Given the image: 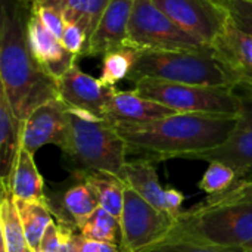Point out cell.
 Instances as JSON below:
<instances>
[{"label": "cell", "mask_w": 252, "mask_h": 252, "mask_svg": "<svg viewBox=\"0 0 252 252\" xmlns=\"http://www.w3.org/2000/svg\"><path fill=\"white\" fill-rule=\"evenodd\" d=\"M15 202L28 245L31 251L38 252L46 229L49 227L50 223L55 221V217L47 202H35V201H15Z\"/></svg>", "instance_id": "24"}, {"label": "cell", "mask_w": 252, "mask_h": 252, "mask_svg": "<svg viewBox=\"0 0 252 252\" xmlns=\"http://www.w3.org/2000/svg\"><path fill=\"white\" fill-rule=\"evenodd\" d=\"M78 233L89 241L123 247V230L120 219L102 207L96 208L78 226Z\"/></svg>", "instance_id": "25"}, {"label": "cell", "mask_w": 252, "mask_h": 252, "mask_svg": "<svg viewBox=\"0 0 252 252\" xmlns=\"http://www.w3.org/2000/svg\"><path fill=\"white\" fill-rule=\"evenodd\" d=\"M27 38L34 58L56 80H59L77 63V59H80L62 44L61 38L44 27L32 10H30L27 16Z\"/></svg>", "instance_id": "14"}, {"label": "cell", "mask_w": 252, "mask_h": 252, "mask_svg": "<svg viewBox=\"0 0 252 252\" xmlns=\"http://www.w3.org/2000/svg\"><path fill=\"white\" fill-rule=\"evenodd\" d=\"M238 118L177 112L155 121L115 126L127 142L128 154H140L152 161L173 158L188 159L223 145L236 126Z\"/></svg>", "instance_id": "1"}, {"label": "cell", "mask_w": 252, "mask_h": 252, "mask_svg": "<svg viewBox=\"0 0 252 252\" xmlns=\"http://www.w3.org/2000/svg\"><path fill=\"white\" fill-rule=\"evenodd\" d=\"M177 111L151 100L136 90H115L111 102L105 108L103 118L114 126H133L155 121Z\"/></svg>", "instance_id": "16"}, {"label": "cell", "mask_w": 252, "mask_h": 252, "mask_svg": "<svg viewBox=\"0 0 252 252\" xmlns=\"http://www.w3.org/2000/svg\"><path fill=\"white\" fill-rule=\"evenodd\" d=\"M68 136V106L52 99L35 108L22 126V148L32 155L46 145L62 148Z\"/></svg>", "instance_id": "13"}, {"label": "cell", "mask_w": 252, "mask_h": 252, "mask_svg": "<svg viewBox=\"0 0 252 252\" xmlns=\"http://www.w3.org/2000/svg\"><path fill=\"white\" fill-rule=\"evenodd\" d=\"M22 126L9 100L0 92V185L1 192H9L10 177L22 148Z\"/></svg>", "instance_id": "18"}, {"label": "cell", "mask_w": 252, "mask_h": 252, "mask_svg": "<svg viewBox=\"0 0 252 252\" xmlns=\"http://www.w3.org/2000/svg\"><path fill=\"white\" fill-rule=\"evenodd\" d=\"M213 49L239 86L252 87V34L239 28L232 19L214 41Z\"/></svg>", "instance_id": "15"}, {"label": "cell", "mask_w": 252, "mask_h": 252, "mask_svg": "<svg viewBox=\"0 0 252 252\" xmlns=\"http://www.w3.org/2000/svg\"><path fill=\"white\" fill-rule=\"evenodd\" d=\"M58 89L59 99L69 109L84 111L100 118L117 90L115 86L83 72L77 63L58 80Z\"/></svg>", "instance_id": "12"}, {"label": "cell", "mask_w": 252, "mask_h": 252, "mask_svg": "<svg viewBox=\"0 0 252 252\" xmlns=\"http://www.w3.org/2000/svg\"><path fill=\"white\" fill-rule=\"evenodd\" d=\"M1 250L6 252H32L19 220L16 202L10 192H1L0 204Z\"/></svg>", "instance_id": "22"}, {"label": "cell", "mask_w": 252, "mask_h": 252, "mask_svg": "<svg viewBox=\"0 0 252 252\" xmlns=\"http://www.w3.org/2000/svg\"><path fill=\"white\" fill-rule=\"evenodd\" d=\"M233 22L252 34V0H230L227 4Z\"/></svg>", "instance_id": "32"}, {"label": "cell", "mask_w": 252, "mask_h": 252, "mask_svg": "<svg viewBox=\"0 0 252 252\" xmlns=\"http://www.w3.org/2000/svg\"><path fill=\"white\" fill-rule=\"evenodd\" d=\"M74 252H128L124 247L94 242L83 238L78 232L74 233Z\"/></svg>", "instance_id": "33"}, {"label": "cell", "mask_w": 252, "mask_h": 252, "mask_svg": "<svg viewBox=\"0 0 252 252\" xmlns=\"http://www.w3.org/2000/svg\"><path fill=\"white\" fill-rule=\"evenodd\" d=\"M71 173L121 174L128 146L117 127L93 114L68 108V136L61 148Z\"/></svg>", "instance_id": "3"}, {"label": "cell", "mask_w": 252, "mask_h": 252, "mask_svg": "<svg viewBox=\"0 0 252 252\" xmlns=\"http://www.w3.org/2000/svg\"><path fill=\"white\" fill-rule=\"evenodd\" d=\"M22 3H3L0 25V92L21 121L40 105L59 97L58 80L34 58L27 38Z\"/></svg>", "instance_id": "2"}, {"label": "cell", "mask_w": 252, "mask_h": 252, "mask_svg": "<svg viewBox=\"0 0 252 252\" xmlns=\"http://www.w3.org/2000/svg\"><path fill=\"white\" fill-rule=\"evenodd\" d=\"M109 1L111 0H32L31 3L55 7L62 13L65 21L78 24L86 31L90 41Z\"/></svg>", "instance_id": "21"}, {"label": "cell", "mask_w": 252, "mask_h": 252, "mask_svg": "<svg viewBox=\"0 0 252 252\" xmlns=\"http://www.w3.org/2000/svg\"><path fill=\"white\" fill-rule=\"evenodd\" d=\"M214 1H217V3H220V4H223V6H226V7H227V4H229V1H230V0H214Z\"/></svg>", "instance_id": "36"}, {"label": "cell", "mask_w": 252, "mask_h": 252, "mask_svg": "<svg viewBox=\"0 0 252 252\" xmlns=\"http://www.w3.org/2000/svg\"><path fill=\"white\" fill-rule=\"evenodd\" d=\"M134 0H111L106 6L86 52V56L105 55L109 50L126 46L128 24Z\"/></svg>", "instance_id": "17"}, {"label": "cell", "mask_w": 252, "mask_h": 252, "mask_svg": "<svg viewBox=\"0 0 252 252\" xmlns=\"http://www.w3.org/2000/svg\"><path fill=\"white\" fill-rule=\"evenodd\" d=\"M140 50L131 47L130 44L117 47L114 50L102 55V66H100V80L109 86H115L121 80H127L131 72L137 55Z\"/></svg>", "instance_id": "26"}, {"label": "cell", "mask_w": 252, "mask_h": 252, "mask_svg": "<svg viewBox=\"0 0 252 252\" xmlns=\"http://www.w3.org/2000/svg\"><path fill=\"white\" fill-rule=\"evenodd\" d=\"M134 90L177 112L238 118L242 111V96L235 86H198L143 80L134 84Z\"/></svg>", "instance_id": "6"}, {"label": "cell", "mask_w": 252, "mask_h": 252, "mask_svg": "<svg viewBox=\"0 0 252 252\" xmlns=\"http://www.w3.org/2000/svg\"><path fill=\"white\" fill-rule=\"evenodd\" d=\"M131 83L143 80L198 84V86H235V77L210 50H140L131 72Z\"/></svg>", "instance_id": "4"}, {"label": "cell", "mask_w": 252, "mask_h": 252, "mask_svg": "<svg viewBox=\"0 0 252 252\" xmlns=\"http://www.w3.org/2000/svg\"><path fill=\"white\" fill-rule=\"evenodd\" d=\"M208 164L210 165L198 185L199 189L208 195H220L233 188L241 179L236 170L224 162L211 161Z\"/></svg>", "instance_id": "27"}, {"label": "cell", "mask_w": 252, "mask_h": 252, "mask_svg": "<svg viewBox=\"0 0 252 252\" xmlns=\"http://www.w3.org/2000/svg\"><path fill=\"white\" fill-rule=\"evenodd\" d=\"M244 87V86H242ZM242 96V111L229 139L210 151L190 155L188 159L220 161L236 170L241 179L252 177V87H245Z\"/></svg>", "instance_id": "10"}, {"label": "cell", "mask_w": 252, "mask_h": 252, "mask_svg": "<svg viewBox=\"0 0 252 252\" xmlns=\"http://www.w3.org/2000/svg\"><path fill=\"white\" fill-rule=\"evenodd\" d=\"M19 1H21V3H28V4H30V3H31L32 0H19Z\"/></svg>", "instance_id": "38"}, {"label": "cell", "mask_w": 252, "mask_h": 252, "mask_svg": "<svg viewBox=\"0 0 252 252\" xmlns=\"http://www.w3.org/2000/svg\"><path fill=\"white\" fill-rule=\"evenodd\" d=\"M38 252H61V236L56 221L50 223L46 229Z\"/></svg>", "instance_id": "35"}, {"label": "cell", "mask_w": 252, "mask_h": 252, "mask_svg": "<svg viewBox=\"0 0 252 252\" xmlns=\"http://www.w3.org/2000/svg\"><path fill=\"white\" fill-rule=\"evenodd\" d=\"M123 247L128 252H145L162 242L176 224V219L143 199L127 186L120 217Z\"/></svg>", "instance_id": "8"}, {"label": "cell", "mask_w": 252, "mask_h": 252, "mask_svg": "<svg viewBox=\"0 0 252 252\" xmlns=\"http://www.w3.org/2000/svg\"><path fill=\"white\" fill-rule=\"evenodd\" d=\"M145 252H245V248L207 247V245H198V244H190V242H167V244L155 245Z\"/></svg>", "instance_id": "31"}, {"label": "cell", "mask_w": 252, "mask_h": 252, "mask_svg": "<svg viewBox=\"0 0 252 252\" xmlns=\"http://www.w3.org/2000/svg\"><path fill=\"white\" fill-rule=\"evenodd\" d=\"M230 204H252V177L239 179L236 185L229 190L220 195H208L198 205L217 207V205H230Z\"/></svg>", "instance_id": "28"}, {"label": "cell", "mask_w": 252, "mask_h": 252, "mask_svg": "<svg viewBox=\"0 0 252 252\" xmlns=\"http://www.w3.org/2000/svg\"><path fill=\"white\" fill-rule=\"evenodd\" d=\"M46 202L59 226L78 230V226L99 208V198L93 186L81 173H71L56 190L46 192Z\"/></svg>", "instance_id": "11"}, {"label": "cell", "mask_w": 252, "mask_h": 252, "mask_svg": "<svg viewBox=\"0 0 252 252\" xmlns=\"http://www.w3.org/2000/svg\"><path fill=\"white\" fill-rule=\"evenodd\" d=\"M81 174L93 186L99 198V205L120 219L124 207L127 183L118 174H112L108 171H90Z\"/></svg>", "instance_id": "23"}, {"label": "cell", "mask_w": 252, "mask_h": 252, "mask_svg": "<svg viewBox=\"0 0 252 252\" xmlns=\"http://www.w3.org/2000/svg\"><path fill=\"white\" fill-rule=\"evenodd\" d=\"M180 28L213 47L232 21L226 6L214 0H152Z\"/></svg>", "instance_id": "9"}, {"label": "cell", "mask_w": 252, "mask_h": 252, "mask_svg": "<svg viewBox=\"0 0 252 252\" xmlns=\"http://www.w3.org/2000/svg\"><path fill=\"white\" fill-rule=\"evenodd\" d=\"M167 242L245 248L252 244V204L217 207L196 204L189 211L182 213L173 230L159 244Z\"/></svg>", "instance_id": "5"}, {"label": "cell", "mask_w": 252, "mask_h": 252, "mask_svg": "<svg viewBox=\"0 0 252 252\" xmlns=\"http://www.w3.org/2000/svg\"><path fill=\"white\" fill-rule=\"evenodd\" d=\"M154 162L149 158L127 161L120 177L149 204L165 211V189L161 186Z\"/></svg>", "instance_id": "19"}, {"label": "cell", "mask_w": 252, "mask_h": 252, "mask_svg": "<svg viewBox=\"0 0 252 252\" xmlns=\"http://www.w3.org/2000/svg\"><path fill=\"white\" fill-rule=\"evenodd\" d=\"M30 10L37 13L40 21L44 24V27L52 34H55L58 38L62 37L63 28H65V19H63V16H62V13L59 10H56L52 6H46V4H40V3H31Z\"/></svg>", "instance_id": "30"}, {"label": "cell", "mask_w": 252, "mask_h": 252, "mask_svg": "<svg viewBox=\"0 0 252 252\" xmlns=\"http://www.w3.org/2000/svg\"><path fill=\"white\" fill-rule=\"evenodd\" d=\"M245 252H252V244L248 245V247H245Z\"/></svg>", "instance_id": "37"}, {"label": "cell", "mask_w": 252, "mask_h": 252, "mask_svg": "<svg viewBox=\"0 0 252 252\" xmlns=\"http://www.w3.org/2000/svg\"><path fill=\"white\" fill-rule=\"evenodd\" d=\"M183 201H185V195L174 189V188H167L165 189V211L176 219L182 216L183 210H182V205H183Z\"/></svg>", "instance_id": "34"}, {"label": "cell", "mask_w": 252, "mask_h": 252, "mask_svg": "<svg viewBox=\"0 0 252 252\" xmlns=\"http://www.w3.org/2000/svg\"><path fill=\"white\" fill-rule=\"evenodd\" d=\"M61 41L71 53L77 55L78 58L86 56V52L89 47V38H87L86 31L78 24L65 21V28L61 37Z\"/></svg>", "instance_id": "29"}, {"label": "cell", "mask_w": 252, "mask_h": 252, "mask_svg": "<svg viewBox=\"0 0 252 252\" xmlns=\"http://www.w3.org/2000/svg\"><path fill=\"white\" fill-rule=\"evenodd\" d=\"M9 192L15 201L46 202L44 180L35 165L34 155L21 148L12 177Z\"/></svg>", "instance_id": "20"}, {"label": "cell", "mask_w": 252, "mask_h": 252, "mask_svg": "<svg viewBox=\"0 0 252 252\" xmlns=\"http://www.w3.org/2000/svg\"><path fill=\"white\" fill-rule=\"evenodd\" d=\"M127 44L137 50H210L211 46L180 28L152 0H134Z\"/></svg>", "instance_id": "7"}]
</instances>
